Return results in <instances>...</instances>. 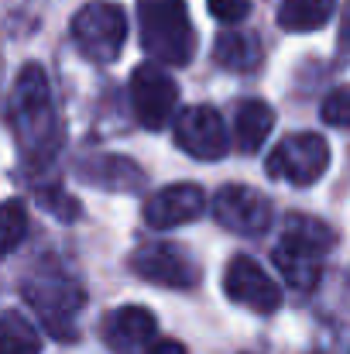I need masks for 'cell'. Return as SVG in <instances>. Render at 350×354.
Instances as JSON below:
<instances>
[{"label": "cell", "mask_w": 350, "mask_h": 354, "mask_svg": "<svg viewBox=\"0 0 350 354\" xmlns=\"http://www.w3.org/2000/svg\"><path fill=\"white\" fill-rule=\"evenodd\" d=\"M10 118L21 134V145L28 148L31 158H48L59 148V120L52 107V86L41 66H24L14 80V97H10Z\"/></svg>", "instance_id": "6da1fadb"}, {"label": "cell", "mask_w": 350, "mask_h": 354, "mask_svg": "<svg viewBox=\"0 0 350 354\" xmlns=\"http://www.w3.org/2000/svg\"><path fill=\"white\" fill-rule=\"evenodd\" d=\"M333 244H337V234L323 221L292 214V217H285V234L275 244L271 261L292 289L313 292L320 282V272H323V258Z\"/></svg>", "instance_id": "7a4b0ae2"}, {"label": "cell", "mask_w": 350, "mask_h": 354, "mask_svg": "<svg viewBox=\"0 0 350 354\" xmlns=\"http://www.w3.org/2000/svg\"><path fill=\"white\" fill-rule=\"evenodd\" d=\"M141 45L155 66H189L196 55V31L186 0H137Z\"/></svg>", "instance_id": "3957f363"}, {"label": "cell", "mask_w": 350, "mask_h": 354, "mask_svg": "<svg viewBox=\"0 0 350 354\" xmlns=\"http://www.w3.org/2000/svg\"><path fill=\"white\" fill-rule=\"evenodd\" d=\"M24 299L41 317V324L48 327L52 337H59V341L76 337V320L86 306V292L76 279H69L62 272H52V268L38 272L24 282Z\"/></svg>", "instance_id": "277c9868"}, {"label": "cell", "mask_w": 350, "mask_h": 354, "mask_svg": "<svg viewBox=\"0 0 350 354\" xmlns=\"http://www.w3.org/2000/svg\"><path fill=\"white\" fill-rule=\"evenodd\" d=\"M72 38L86 59L110 66L117 62V55L124 52V41H127V14L117 3L93 0L72 17Z\"/></svg>", "instance_id": "5b68a950"}, {"label": "cell", "mask_w": 350, "mask_h": 354, "mask_svg": "<svg viewBox=\"0 0 350 354\" xmlns=\"http://www.w3.org/2000/svg\"><path fill=\"white\" fill-rule=\"evenodd\" d=\"M264 169L271 179H282L289 186H313L330 169V145H327V138H320L313 131L289 134L275 145Z\"/></svg>", "instance_id": "8992f818"}, {"label": "cell", "mask_w": 350, "mask_h": 354, "mask_svg": "<svg viewBox=\"0 0 350 354\" xmlns=\"http://www.w3.org/2000/svg\"><path fill=\"white\" fill-rule=\"evenodd\" d=\"M130 104L144 131H162L179 107V86L162 66L144 62L130 76Z\"/></svg>", "instance_id": "52a82bcc"}, {"label": "cell", "mask_w": 350, "mask_h": 354, "mask_svg": "<svg viewBox=\"0 0 350 354\" xmlns=\"http://www.w3.org/2000/svg\"><path fill=\"white\" fill-rule=\"evenodd\" d=\"M130 268L141 279L165 286V289H196L200 286V265L182 244H168V241L141 244L130 254Z\"/></svg>", "instance_id": "ba28073f"}, {"label": "cell", "mask_w": 350, "mask_h": 354, "mask_svg": "<svg viewBox=\"0 0 350 354\" xmlns=\"http://www.w3.org/2000/svg\"><path fill=\"white\" fill-rule=\"evenodd\" d=\"M213 217L220 227H227L233 234L257 237L271 224V203L254 186L231 183V186H220L213 193Z\"/></svg>", "instance_id": "9c48e42d"}, {"label": "cell", "mask_w": 350, "mask_h": 354, "mask_svg": "<svg viewBox=\"0 0 350 354\" xmlns=\"http://www.w3.org/2000/svg\"><path fill=\"white\" fill-rule=\"evenodd\" d=\"M175 145L200 162L224 158L231 141H227V127H224V118L217 114V107H206V104L186 107L175 118Z\"/></svg>", "instance_id": "30bf717a"}, {"label": "cell", "mask_w": 350, "mask_h": 354, "mask_svg": "<svg viewBox=\"0 0 350 354\" xmlns=\"http://www.w3.org/2000/svg\"><path fill=\"white\" fill-rule=\"evenodd\" d=\"M224 289L233 303L254 310V313H275L282 306V289L278 282L247 254H233L227 272H224Z\"/></svg>", "instance_id": "8fae6325"}, {"label": "cell", "mask_w": 350, "mask_h": 354, "mask_svg": "<svg viewBox=\"0 0 350 354\" xmlns=\"http://www.w3.org/2000/svg\"><path fill=\"white\" fill-rule=\"evenodd\" d=\"M203 210H206V193L196 183H172L144 203V221L165 231L203 217Z\"/></svg>", "instance_id": "7c38bea8"}, {"label": "cell", "mask_w": 350, "mask_h": 354, "mask_svg": "<svg viewBox=\"0 0 350 354\" xmlns=\"http://www.w3.org/2000/svg\"><path fill=\"white\" fill-rule=\"evenodd\" d=\"M104 341L117 354H141L158 341V320L144 306H120L104 320Z\"/></svg>", "instance_id": "4fadbf2b"}, {"label": "cell", "mask_w": 350, "mask_h": 354, "mask_svg": "<svg viewBox=\"0 0 350 354\" xmlns=\"http://www.w3.org/2000/svg\"><path fill=\"white\" fill-rule=\"evenodd\" d=\"M213 59L227 73H254L264 59L261 38L251 31H224L213 45Z\"/></svg>", "instance_id": "5bb4252c"}, {"label": "cell", "mask_w": 350, "mask_h": 354, "mask_svg": "<svg viewBox=\"0 0 350 354\" xmlns=\"http://www.w3.org/2000/svg\"><path fill=\"white\" fill-rule=\"evenodd\" d=\"M271 127H275V111H271L264 100H244V104L237 107V118H233L237 148L247 151V155H254V151L268 141Z\"/></svg>", "instance_id": "9a60e30c"}, {"label": "cell", "mask_w": 350, "mask_h": 354, "mask_svg": "<svg viewBox=\"0 0 350 354\" xmlns=\"http://www.w3.org/2000/svg\"><path fill=\"white\" fill-rule=\"evenodd\" d=\"M333 7H337V0H282L278 24L285 31H295V35L316 31L333 17Z\"/></svg>", "instance_id": "2e32d148"}, {"label": "cell", "mask_w": 350, "mask_h": 354, "mask_svg": "<svg viewBox=\"0 0 350 354\" xmlns=\"http://www.w3.org/2000/svg\"><path fill=\"white\" fill-rule=\"evenodd\" d=\"M0 354H41L35 327L21 313H0Z\"/></svg>", "instance_id": "e0dca14e"}, {"label": "cell", "mask_w": 350, "mask_h": 354, "mask_svg": "<svg viewBox=\"0 0 350 354\" xmlns=\"http://www.w3.org/2000/svg\"><path fill=\"white\" fill-rule=\"evenodd\" d=\"M28 234V210L21 200L0 203V258H7Z\"/></svg>", "instance_id": "ac0fdd59"}, {"label": "cell", "mask_w": 350, "mask_h": 354, "mask_svg": "<svg viewBox=\"0 0 350 354\" xmlns=\"http://www.w3.org/2000/svg\"><path fill=\"white\" fill-rule=\"evenodd\" d=\"M38 196H41V207H45V210H52L55 217H62V221H72V217H79V203H76V200H72L66 189L52 186V189H41Z\"/></svg>", "instance_id": "d6986e66"}, {"label": "cell", "mask_w": 350, "mask_h": 354, "mask_svg": "<svg viewBox=\"0 0 350 354\" xmlns=\"http://www.w3.org/2000/svg\"><path fill=\"white\" fill-rule=\"evenodd\" d=\"M323 120L327 124H333V127H344L350 120V93L340 86V90H333L327 100H323Z\"/></svg>", "instance_id": "ffe728a7"}, {"label": "cell", "mask_w": 350, "mask_h": 354, "mask_svg": "<svg viewBox=\"0 0 350 354\" xmlns=\"http://www.w3.org/2000/svg\"><path fill=\"white\" fill-rule=\"evenodd\" d=\"M210 3V14L224 24H237L251 14V0H206Z\"/></svg>", "instance_id": "44dd1931"}, {"label": "cell", "mask_w": 350, "mask_h": 354, "mask_svg": "<svg viewBox=\"0 0 350 354\" xmlns=\"http://www.w3.org/2000/svg\"><path fill=\"white\" fill-rule=\"evenodd\" d=\"M144 354H189V351H186L179 341H155Z\"/></svg>", "instance_id": "7402d4cb"}]
</instances>
